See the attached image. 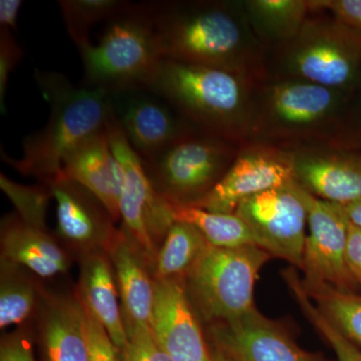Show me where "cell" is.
I'll use <instances>...</instances> for the list:
<instances>
[{"mask_svg":"<svg viewBox=\"0 0 361 361\" xmlns=\"http://www.w3.org/2000/svg\"><path fill=\"white\" fill-rule=\"evenodd\" d=\"M35 82L49 104L44 129L23 141V155L13 159L2 151V160L21 175L44 183L58 179L63 161L92 135L106 129L110 120V97L103 90L75 87L56 71H35Z\"/></svg>","mask_w":361,"mask_h":361,"instance_id":"cell-1","label":"cell"},{"mask_svg":"<svg viewBox=\"0 0 361 361\" xmlns=\"http://www.w3.org/2000/svg\"><path fill=\"white\" fill-rule=\"evenodd\" d=\"M78 51L84 65V87L108 94L149 90L164 59L148 2H132L108 21L97 44Z\"/></svg>","mask_w":361,"mask_h":361,"instance_id":"cell-2","label":"cell"},{"mask_svg":"<svg viewBox=\"0 0 361 361\" xmlns=\"http://www.w3.org/2000/svg\"><path fill=\"white\" fill-rule=\"evenodd\" d=\"M148 4L164 59L236 71L243 35L229 11L215 6Z\"/></svg>","mask_w":361,"mask_h":361,"instance_id":"cell-3","label":"cell"},{"mask_svg":"<svg viewBox=\"0 0 361 361\" xmlns=\"http://www.w3.org/2000/svg\"><path fill=\"white\" fill-rule=\"evenodd\" d=\"M149 90L204 129L227 134L244 106L236 71L163 59Z\"/></svg>","mask_w":361,"mask_h":361,"instance_id":"cell-4","label":"cell"},{"mask_svg":"<svg viewBox=\"0 0 361 361\" xmlns=\"http://www.w3.org/2000/svg\"><path fill=\"white\" fill-rule=\"evenodd\" d=\"M271 257L256 245L218 248L209 244L186 275L189 293L203 317L230 322L256 308V281Z\"/></svg>","mask_w":361,"mask_h":361,"instance_id":"cell-5","label":"cell"},{"mask_svg":"<svg viewBox=\"0 0 361 361\" xmlns=\"http://www.w3.org/2000/svg\"><path fill=\"white\" fill-rule=\"evenodd\" d=\"M106 135L122 171L120 214L133 241L149 259L156 258L155 240L175 223L172 202L159 193L144 163L132 149L111 113Z\"/></svg>","mask_w":361,"mask_h":361,"instance_id":"cell-6","label":"cell"},{"mask_svg":"<svg viewBox=\"0 0 361 361\" xmlns=\"http://www.w3.org/2000/svg\"><path fill=\"white\" fill-rule=\"evenodd\" d=\"M229 158V149L219 140L189 133L142 163L159 193L172 201L189 203L218 182Z\"/></svg>","mask_w":361,"mask_h":361,"instance_id":"cell-7","label":"cell"},{"mask_svg":"<svg viewBox=\"0 0 361 361\" xmlns=\"http://www.w3.org/2000/svg\"><path fill=\"white\" fill-rule=\"evenodd\" d=\"M301 189L294 180L247 199L235 211L254 233L261 248L299 268L302 266L307 223Z\"/></svg>","mask_w":361,"mask_h":361,"instance_id":"cell-8","label":"cell"},{"mask_svg":"<svg viewBox=\"0 0 361 361\" xmlns=\"http://www.w3.org/2000/svg\"><path fill=\"white\" fill-rule=\"evenodd\" d=\"M302 187V186H301ZM310 234L306 236L303 261L306 285H329L350 292L356 283L346 262L349 222L343 206L322 200L301 189Z\"/></svg>","mask_w":361,"mask_h":361,"instance_id":"cell-9","label":"cell"},{"mask_svg":"<svg viewBox=\"0 0 361 361\" xmlns=\"http://www.w3.org/2000/svg\"><path fill=\"white\" fill-rule=\"evenodd\" d=\"M109 97L114 120L144 163L190 133L178 111L152 90H125Z\"/></svg>","mask_w":361,"mask_h":361,"instance_id":"cell-10","label":"cell"},{"mask_svg":"<svg viewBox=\"0 0 361 361\" xmlns=\"http://www.w3.org/2000/svg\"><path fill=\"white\" fill-rule=\"evenodd\" d=\"M294 180V159L274 152H252L240 156L207 193L187 204L210 212L233 214L247 199Z\"/></svg>","mask_w":361,"mask_h":361,"instance_id":"cell-11","label":"cell"},{"mask_svg":"<svg viewBox=\"0 0 361 361\" xmlns=\"http://www.w3.org/2000/svg\"><path fill=\"white\" fill-rule=\"evenodd\" d=\"M360 35L342 27H313L299 39L291 66L306 82L337 89L357 77L361 63Z\"/></svg>","mask_w":361,"mask_h":361,"instance_id":"cell-12","label":"cell"},{"mask_svg":"<svg viewBox=\"0 0 361 361\" xmlns=\"http://www.w3.org/2000/svg\"><path fill=\"white\" fill-rule=\"evenodd\" d=\"M149 326L172 361H213L180 278L154 281Z\"/></svg>","mask_w":361,"mask_h":361,"instance_id":"cell-13","label":"cell"},{"mask_svg":"<svg viewBox=\"0 0 361 361\" xmlns=\"http://www.w3.org/2000/svg\"><path fill=\"white\" fill-rule=\"evenodd\" d=\"M211 336L215 348L235 361H320L256 308L236 319L216 322Z\"/></svg>","mask_w":361,"mask_h":361,"instance_id":"cell-14","label":"cell"},{"mask_svg":"<svg viewBox=\"0 0 361 361\" xmlns=\"http://www.w3.org/2000/svg\"><path fill=\"white\" fill-rule=\"evenodd\" d=\"M44 184L51 188L56 202L58 229L63 238L77 245L111 248L118 233L111 228L110 214L96 197L61 175Z\"/></svg>","mask_w":361,"mask_h":361,"instance_id":"cell-15","label":"cell"},{"mask_svg":"<svg viewBox=\"0 0 361 361\" xmlns=\"http://www.w3.org/2000/svg\"><path fill=\"white\" fill-rule=\"evenodd\" d=\"M61 176L78 183L96 197L113 221L121 217L122 171L106 129L92 135L66 156Z\"/></svg>","mask_w":361,"mask_h":361,"instance_id":"cell-16","label":"cell"},{"mask_svg":"<svg viewBox=\"0 0 361 361\" xmlns=\"http://www.w3.org/2000/svg\"><path fill=\"white\" fill-rule=\"evenodd\" d=\"M297 182L322 200L345 206L361 199V158L303 157L294 159Z\"/></svg>","mask_w":361,"mask_h":361,"instance_id":"cell-17","label":"cell"},{"mask_svg":"<svg viewBox=\"0 0 361 361\" xmlns=\"http://www.w3.org/2000/svg\"><path fill=\"white\" fill-rule=\"evenodd\" d=\"M2 257L11 265H23L47 278L68 269L65 253L47 231L18 219L6 220L2 227Z\"/></svg>","mask_w":361,"mask_h":361,"instance_id":"cell-18","label":"cell"},{"mask_svg":"<svg viewBox=\"0 0 361 361\" xmlns=\"http://www.w3.org/2000/svg\"><path fill=\"white\" fill-rule=\"evenodd\" d=\"M80 299L122 353L127 344V332L118 307L113 273L103 255L94 254L85 260L80 279Z\"/></svg>","mask_w":361,"mask_h":361,"instance_id":"cell-19","label":"cell"},{"mask_svg":"<svg viewBox=\"0 0 361 361\" xmlns=\"http://www.w3.org/2000/svg\"><path fill=\"white\" fill-rule=\"evenodd\" d=\"M42 329L47 361H87L85 310L80 299L51 301Z\"/></svg>","mask_w":361,"mask_h":361,"instance_id":"cell-20","label":"cell"},{"mask_svg":"<svg viewBox=\"0 0 361 361\" xmlns=\"http://www.w3.org/2000/svg\"><path fill=\"white\" fill-rule=\"evenodd\" d=\"M126 322L149 324L154 302L152 282L140 256L122 234L116 235L110 248Z\"/></svg>","mask_w":361,"mask_h":361,"instance_id":"cell-21","label":"cell"},{"mask_svg":"<svg viewBox=\"0 0 361 361\" xmlns=\"http://www.w3.org/2000/svg\"><path fill=\"white\" fill-rule=\"evenodd\" d=\"M336 103L334 90L306 80L278 85L270 97L275 118L294 127L319 122L331 113Z\"/></svg>","mask_w":361,"mask_h":361,"instance_id":"cell-22","label":"cell"},{"mask_svg":"<svg viewBox=\"0 0 361 361\" xmlns=\"http://www.w3.org/2000/svg\"><path fill=\"white\" fill-rule=\"evenodd\" d=\"M171 202L175 222L193 225L211 246L218 248L259 246L254 233L237 214L210 212L190 204Z\"/></svg>","mask_w":361,"mask_h":361,"instance_id":"cell-23","label":"cell"},{"mask_svg":"<svg viewBox=\"0 0 361 361\" xmlns=\"http://www.w3.org/2000/svg\"><path fill=\"white\" fill-rule=\"evenodd\" d=\"M208 245L205 237L193 225L175 222L157 255L156 279L186 276Z\"/></svg>","mask_w":361,"mask_h":361,"instance_id":"cell-24","label":"cell"},{"mask_svg":"<svg viewBox=\"0 0 361 361\" xmlns=\"http://www.w3.org/2000/svg\"><path fill=\"white\" fill-rule=\"evenodd\" d=\"M130 4L123 0H61L59 6L66 32L80 51L92 44L90 30L92 26L113 20Z\"/></svg>","mask_w":361,"mask_h":361,"instance_id":"cell-25","label":"cell"},{"mask_svg":"<svg viewBox=\"0 0 361 361\" xmlns=\"http://www.w3.org/2000/svg\"><path fill=\"white\" fill-rule=\"evenodd\" d=\"M302 285L318 310L349 341L361 345V296L337 290L329 285H306L303 281Z\"/></svg>","mask_w":361,"mask_h":361,"instance_id":"cell-26","label":"cell"},{"mask_svg":"<svg viewBox=\"0 0 361 361\" xmlns=\"http://www.w3.org/2000/svg\"><path fill=\"white\" fill-rule=\"evenodd\" d=\"M284 278L304 314L334 349L337 361H361L360 348L318 310L312 299L306 293L302 281L299 279L295 271H285Z\"/></svg>","mask_w":361,"mask_h":361,"instance_id":"cell-27","label":"cell"},{"mask_svg":"<svg viewBox=\"0 0 361 361\" xmlns=\"http://www.w3.org/2000/svg\"><path fill=\"white\" fill-rule=\"evenodd\" d=\"M311 2L301 0H255L251 13L266 30L277 37H293L301 28Z\"/></svg>","mask_w":361,"mask_h":361,"instance_id":"cell-28","label":"cell"},{"mask_svg":"<svg viewBox=\"0 0 361 361\" xmlns=\"http://www.w3.org/2000/svg\"><path fill=\"white\" fill-rule=\"evenodd\" d=\"M0 186L13 202L18 217L26 224L45 230V215L49 197L52 196L49 185L23 186L6 176L0 175Z\"/></svg>","mask_w":361,"mask_h":361,"instance_id":"cell-29","label":"cell"},{"mask_svg":"<svg viewBox=\"0 0 361 361\" xmlns=\"http://www.w3.org/2000/svg\"><path fill=\"white\" fill-rule=\"evenodd\" d=\"M35 292L25 280L2 276L0 289V327L23 323L35 306Z\"/></svg>","mask_w":361,"mask_h":361,"instance_id":"cell-30","label":"cell"},{"mask_svg":"<svg viewBox=\"0 0 361 361\" xmlns=\"http://www.w3.org/2000/svg\"><path fill=\"white\" fill-rule=\"evenodd\" d=\"M127 344L121 353L123 361H172L161 348L149 324L126 322Z\"/></svg>","mask_w":361,"mask_h":361,"instance_id":"cell-31","label":"cell"},{"mask_svg":"<svg viewBox=\"0 0 361 361\" xmlns=\"http://www.w3.org/2000/svg\"><path fill=\"white\" fill-rule=\"evenodd\" d=\"M85 310L87 361H123L120 351L103 325L87 308Z\"/></svg>","mask_w":361,"mask_h":361,"instance_id":"cell-32","label":"cell"},{"mask_svg":"<svg viewBox=\"0 0 361 361\" xmlns=\"http://www.w3.org/2000/svg\"><path fill=\"white\" fill-rule=\"evenodd\" d=\"M23 51L13 32L0 28V110L6 114V92L9 78L23 59Z\"/></svg>","mask_w":361,"mask_h":361,"instance_id":"cell-33","label":"cell"},{"mask_svg":"<svg viewBox=\"0 0 361 361\" xmlns=\"http://www.w3.org/2000/svg\"><path fill=\"white\" fill-rule=\"evenodd\" d=\"M0 361H35L28 337L20 331L4 337L0 345Z\"/></svg>","mask_w":361,"mask_h":361,"instance_id":"cell-34","label":"cell"},{"mask_svg":"<svg viewBox=\"0 0 361 361\" xmlns=\"http://www.w3.org/2000/svg\"><path fill=\"white\" fill-rule=\"evenodd\" d=\"M322 4L336 14L342 25L361 33V0H332Z\"/></svg>","mask_w":361,"mask_h":361,"instance_id":"cell-35","label":"cell"},{"mask_svg":"<svg viewBox=\"0 0 361 361\" xmlns=\"http://www.w3.org/2000/svg\"><path fill=\"white\" fill-rule=\"evenodd\" d=\"M346 262L356 283L361 285V229L349 224Z\"/></svg>","mask_w":361,"mask_h":361,"instance_id":"cell-36","label":"cell"},{"mask_svg":"<svg viewBox=\"0 0 361 361\" xmlns=\"http://www.w3.org/2000/svg\"><path fill=\"white\" fill-rule=\"evenodd\" d=\"M23 6L21 0H0V28L18 30V16Z\"/></svg>","mask_w":361,"mask_h":361,"instance_id":"cell-37","label":"cell"},{"mask_svg":"<svg viewBox=\"0 0 361 361\" xmlns=\"http://www.w3.org/2000/svg\"><path fill=\"white\" fill-rule=\"evenodd\" d=\"M344 212L351 224L361 229V199L348 205L343 206Z\"/></svg>","mask_w":361,"mask_h":361,"instance_id":"cell-38","label":"cell"},{"mask_svg":"<svg viewBox=\"0 0 361 361\" xmlns=\"http://www.w3.org/2000/svg\"><path fill=\"white\" fill-rule=\"evenodd\" d=\"M211 353H212L213 361H235L217 348H215L213 351H211Z\"/></svg>","mask_w":361,"mask_h":361,"instance_id":"cell-39","label":"cell"}]
</instances>
